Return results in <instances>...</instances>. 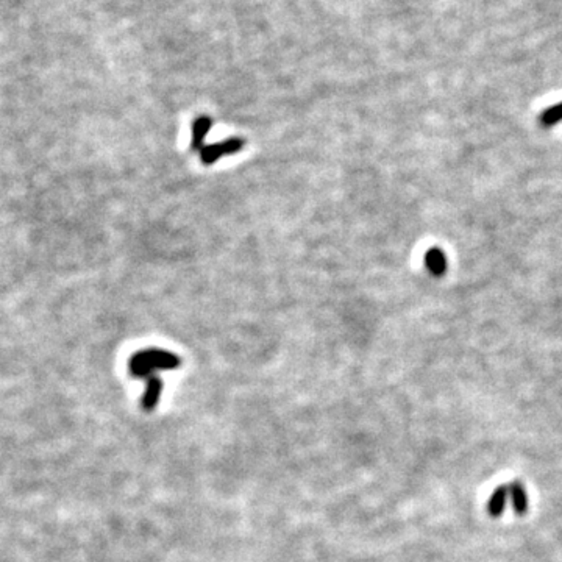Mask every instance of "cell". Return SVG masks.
I'll list each match as a JSON object with an SVG mask.
<instances>
[{"label": "cell", "instance_id": "6da1fadb", "mask_svg": "<svg viewBox=\"0 0 562 562\" xmlns=\"http://www.w3.org/2000/svg\"><path fill=\"white\" fill-rule=\"evenodd\" d=\"M180 365V358L161 348H145L134 353L130 359V372L133 377L145 378L155 377L156 370H170Z\"/></svg>", "mask_w": 562, "mask_h": 562}, {"label": "cell", "instance_id": "7a4b0ae2", "mask_svg": "<svg viewBox=\"0 0 562 562\" xmlns=\"http://www.w3.org/2000/svg\"><path fill=\"white\" fill-rule=\"evenodd\" d=\"M244 144H246L244 139L235 136L227 140H222V143L203 145V149L200 150V158L203 164H215L217 160H221L222 156L233 155L237 154V152H241Z\"/></svg>", "mask_w": 562, "mask_h": 562}, {"label": "cell", "instance_id": "3957f363", "mask_svg": "<svg viewBox=\"0 0 562 562\" xmlns=\"http://www.w3.org/2000/svg\"><path fill=\"white\" fill-rule=\"evenodd\" d=\"M161 392H163V381L156 375L150 377L147 380V388H145V392L143 397L144 409L152 411V409L158 405V401H160Z\"/></svg>", "mask_w": 562, "mask_h": 562}, {"label": "cell", "instance_id": "277c9868", "mask_svg": "<svg viewBox=\"0 0 562 562\" xmlns=\"http://www.w3.org/2000/svg\"><path fill=\"white\" fill-rule=\"evenodd\" d=\"M211 127H212V120L208 118V116H200V118L195 119L194 125H192V143H191L192 149H195V150L203 149L205 138H206V134L210 133Z\"/></svg>", "mask_w": 562, "mask_h": 562}, {"label": "cell", "instance_id": "5b68a950", "mask_svg": "<svg viewBox=\"0 0 562 562\" xmlns=\"http://www.w3.org/2000/svg\"><path fill=\"white\" fill-rule=\"evenodd\" d=\"M508 493L509 489H506V486L497 487L496 492L492 493V497L487 503V511L492 517H500L503 514L506 502H508Z\"/></svg>", "mask_w": 562, "mask_h": 562}, {"label": "cell", "instance_id": "8992f818", "mask_svg": "<svg viewBox=\"0 0 562 562\" xmlns=\"http://www.w3.org/2000/svg\"><path fill=\"white\" fill-rule=\"evenodd\" d=\"M509 497L512 500V506L518 516H523L528 509V493L520 482H512L509 486Z\"/></svg>", "mask_w": 562, "mask_h": 562}]
</instances>
